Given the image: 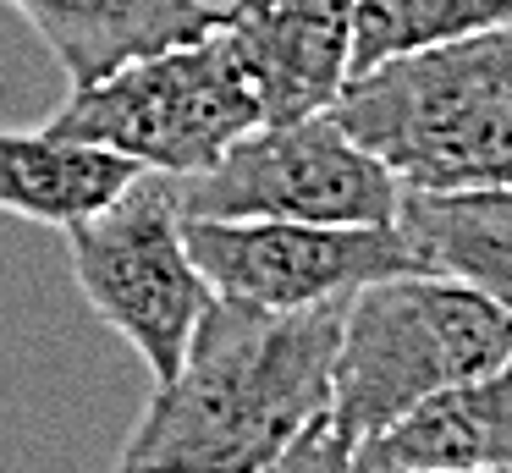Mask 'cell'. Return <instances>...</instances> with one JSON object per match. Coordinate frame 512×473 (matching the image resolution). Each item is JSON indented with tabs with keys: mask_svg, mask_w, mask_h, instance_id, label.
<instances>
[{
	"mask_svg": "<svg viewBox=\"0 0 512 473\" xmlns=\"http://www.w3.org/2000/svg\"><path fill=\"white\" fill-rule=\"evenodd\" d=\"M265 473H353V446L336 435L331 418H320L314 429H303L287 446V457L270 462Z\"/></svg>",
	"mask_w": 512,
	"mask_h": 473,
	"instance_id": "cell-14",
	"label": "cell"
},
{
	"mask_svg": "<svg viewBox=\"0 0 512 473\" xmlns=\"http://www.w3.org/2000/svg\"><path fill=\"white\" fill-rule=\"evenodd\" d=\"M358 0H226L215 33L232 44L265 121H303L336 105L353 77Z\"/></svg>",
	"mask_w": 512,
	"mask_h": 473,
	"instance_id": "cell-8",
	"label": "cell"
},
{
	"mask_svg": "<svg viewBox=\"0 0 512 473\" xmlns=\"http://www.w3.org/2000/svg\"><path fill=\"white\" fill-rule=\"evenodd\" d=\"M331 121L402 193L512 187V28L364 66L336 94Z\"/></svg>",
	"mask_w": 512,
	"mask_h": 473,
	"instance_id": "cell-2",
	"label": "cell"
},
{
	"mask_svg": "<svg viewBox=\"0 0 512 473\" xmlns=\"http://www.w3.org/2000/svg\"><path fill=\"white\" fill-rule=\"evenodd\" d=\"M45 39L67 88H89L138 55L188 44L215 28L210 0H6Z\"/></svg>",
	"mask_w": 512,
	"mask_h": 473,
	"instance_id": "cell-10",
	"label": "cell"
},
{
	"mask_svg": "<svg viewBox=\"0 0 512 473\" xmlns=\"http://www.w3.org/2000/svg\"><path fill=\"white\" fill-rule=\"evenodd\" d=\"M512 468V352L496 369L435 391L353 446V473H485Z\"/></svg>",
	"mask_w": 512,
	"mask_h": 473,
	"instance_id": "cell-9",
	"label": "cell"
},
{
	"mask_svg": "<svg viewBox=\"0 0 512 473\" xmlns=\"http://www.w3.org/2000/svg\"><path fill=\"white\" fill-rule=\"evenodd\" d=\"M397 226L424 270L468 281L512 314V187L485 193H402Z\"/></svg>",
	"mask_w": 512,
	"mask_h": 473,
	"instance_id": "cell-12",
	"label": "cell"
},
{
	"mask_svg": "<svg viewBox=\"0 0 512 473\" xmlns=\"http://www.w3.org/2000/svg\"><path fill=\"white\" fill-rule=\"evenodd\" d=\"M188 248L221 297L259 308H325L391 275L424 270L402 226L188 220Z\"/></svg>",
	"mask_w": 512,
	"mask_h": 473,
	"instance_id": "cell-7",
	"label": "cell"
},
{
	"mask_svg": "<svg viewBox=\"0 0 512 473\" xmlns=\"http://www.w3.org/2000/svg\"><path fill=\"white\" fill-rule=\"evenodd\" d=\"M342 308H259L210 297L188 358L155 385L116 473H265L331 418Z\"/></svg>",
	"mask_w": 512,
	"mask_h": 473,
	"instance_id": "cell-1",
	"label": "cell"
},
{
	"mask_svg": "<svg viewBox=\"0 0 512 473\" xmlns=\"http://www.w3.org/2000/svg\"><path fill=\"white\" fill-rule=\"evenodd\" d=\"M45 127L78 143H100L138 171L199 176L237 138L265 127V110L232 44L210 28L188 44L138 55L89 88H72Z\"/></svg>",
	"mask_w": 512,
	"mask_h": 473,
	"instance_id": "cell-4",
	"label": "cell"
},
{
	"mask_svg": "<svg viewBox=\"0 0 512 473\" xmlns=\"http://www.w3.org/2000/svg\"><path fill=\"white\" fill-rule=\"evenodd\" d=\"M188 220H298V226H397L402 182L364 154L331 110L265 121L210 171L171 176Z\"/></svg>",
	"mask_w": 512,
	"mask_h": 473,
	"instance_id": "cell-6",
	"label": "cell"
},
{
	"mask_svg": "<svg viewBox=\"0 0 512 473\" xmlns=\"http://www.w3.org/2000/svg\"><path fill=\"white\" fill-rule=\"evenodd\" d=\"M485 473H512V468H485Z\"/></svg>",
	"mask_w": 512,
	"mask_h": 473,
	"instance_id": "cell-15",
	"label": "cell"
},
{
	"mask_svg": "<svg viewBox=\"0 0 512 473\" xmlns=\"http://www.w3.org/2000/svg\"><path fill=\"white\" fill-rule=\"evenodd\" d=\"M138 165L100 143L61 138L50 127H0V209L34 226L72 231L78 220L111 209L138 182Z\"/></svg>",
	"mask_w": 512,
	"mask_h": 473,
	"instance_id": "cell-11",
	"label": "cell"
},
{
	"mask_svg": "<svg viewBox=\"0 0 512 473\" xmlns=\"http://www.w3.org/2000/svg\"><path fill=\"white\" fill-rule=\"evenodd\" d=\"M67 259L100 325H111L144 358L155 385H166L182 369L193 330L215 297L188 248L177 182L144 171L111 209L67 231Z\"/></svg>",
	"mask_w": 512,
	"mask_h": 473,
	"instance_id": "cell-5",
	"label": "cell"
},
{
	"mask_svg": "<svg viewBox=\"0 0 512 473\" xmlns=\"http://www.w3.org/2000/svg\"><path fill=\"white\" fill-rule=\"evenodd\" d=\"M512 352V314L479 286L435 270L391 275L347 297L331 374V424L364 446L408 407L457 380L496 369Z\"/></svg>",
	"mask_w": 512,
	"mask_h": 473,
	"instance_id": "cell-3",
	"label": "cell"
},
{
	"mask_svg": "<svg viewBox=\"0 0 512 473\" xmlns=\"http://www.w3.org/2000/svg\"><path fill=\"white\" fill-rule=\"evenodd\" d=\"M512 28V0H358L353 11V72L424 44L474 39Z\"/></svg>",
	"mask_w": 512,
	"mask_h": 473,
	"instance_id": "cell-13",
	"label": "cell"
}]
</instances>
